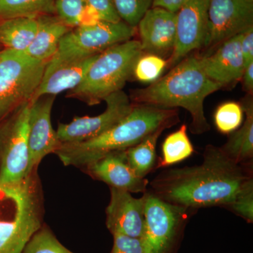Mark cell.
I'll list each match as a JSON object with an SVG mask.
<instances>
[{
    "label": "cell",
    "mask_w": 253,
    "mask_h": 253,
    "mask_svg": "<svg viewBox=\"0 0 253 253\" xmlns=\"http://www.w3.org/2000/svg\"><path fill=\"white\" fill-rule=\"evenodd\" d=\"M143 54L140 42L129 40L100 53L81 84L68 91L67 97L94 106L122 90Z\"/></svg>",
    "instance_id": "obj_5"
},
{
    "label": "cell",
    "mask_w": 253,
    "mask_h": 253,
    "mask_svg": "<svg viewBox=\"0 0 253 253\" xmlns=\"http://www.w3.org/2000/svg\"><path fill=\"white\" fill-rule=\"evenodd\" d=\"M46 63L23 51H0V122L20 105L31 101Z\"/></svg>",
    "instance_id": "obj_6"
},
{
    "label": "cell",
    "mask_w": 253,
    "mask_h": 253,
    "mask_svg": "<svg viewBox=\"0 0 253 253\" xmlns=\"http://www.w3.org/2000/svg\"><path fill=\"white\" fill-rule=\"evenodd\" d=\"M37 21L36 36L24 52L34 59L48 61L57 52L60 41L71 28L57 16L51 14L41 15L37 17Z\"/></svg>",
    "instance_id": "obj_19"
},
{
    "label": "cell",
    "mask_w": 253,
    "mask_h": 253,
    "mask_svg": "<svg viewBox=\"0 0 253 253\" xmlns=\"http://www.w3.org/2000/svg\"><path fill=\"white\" fill-rule=\"evenodd\" d=\"M222 87L208 77L199 56H191L147 87L136 90L131 99L133 104L163 109H186L192 118L191 132L201 134L211 129L205 116V99Z\"/></svg>",
    "instance_id": "obj_2"
},
{
    "label": "cell",
    "mask_w": 253,
    "mask_h": 253,
    "mask_svg": "<svg viewBox=\"0 0 253 253\" xmlns=\"http://www.w3.org/2000/svg\"><path fill=\"white\" fill-rule=\"evenodd\" d=\"M246 1H250V2H253V0H246Z\"/></svg>",
    "instance_id": "obj_36"
},
{
    "label": "cell",
    "mask_w": 253,
    "mask_h": 253,
    "mask_svg": "<svg viewBox=\"0 0 253 253\" xmlns=\"http://www.w3.org/2000/svg\"><path fill=\"white\" fill-rule=\"evenodd\" d=\"M111 253H147L142 239L132 238L123 234H113Z\"/></svg>",
    "instance_id": "obj_31"
},
{
    "label": "cell",
    "mask_w": 253,
    "mask_h": 253,
    "mask_svg": "<svg viewBox=\"0 0 253 253\" xmlns=\"http://www.w3.org/2000/svg\"><path fill=\"white\" fill-rule=\"evenodd\" d=\"M244 119V110L239 103L227 101L218 106L214 121L218 131L224 134L236 131Z\"/></svg>",
    "instance_id": "obj_26"
},
{
    "label": "cell",
    "mask_w": 253,
    "mask_h": 253,
    "mask_svg": "<svg viewBox=\"0 0 253 253\" xmlns=\"http://www.w3.org/2000/svg\"><path fill=\"white\" fill-rule=\"evenodd\" d=\"M208 78L224 86L241 79L246 68L241 47V33L224 41L210 55L200 57Z\"/></svg>",
    "instance_id": "obj_18"
},
{
    "label": "cell",
    "mask_w": 253,
    "mask_h": 253,
    "mask_svg": "<svg viewBox=\"0 0 253 253\" xmlns=\"http://www.w3.org/2000/svg\"><path fill=\"white\" fill-rule=\"evenodd\" d=\"M145 229L143 242L147 253H170L190 217L196 211L168 204L150 191L144 194Z\"/></svg>",
    "instance_id": "obj_9"
},
{
    "label": "cell",
    "mask_w": 253,
    "mask_h": 253,
    "mask_svg": "<svg viewBox=\"0 0 253 253\" xmlns=\"http://www.w3.org/2000/svg\"><path fill=\"white\" fill-rule=\"evenodd\" d=\"M208 6L209 0H189L176 12L175 42L168 60L169 66H175L191 51L206 46Z\"/></svg>",
    "instance_id": "obj_11"
},
{
    "label": "cell",
    "mask_w": 253,
    "mask_h": 253,
    "mask_svg": "<svg viewBox=\"0 0 253 253\" xmlns=\"http://www.w3.org/2000/svg\"><path fill=\"white\" fill-rule=\"evenodd\" d=\"M253 179V166L238 164L220 147L208 145L201 165L165 169L149 183L147 190L168 204L197 211L224 208Z\"/></svg>",
    "instance_id": "obj_1"
},
{
    "label": "cell",
    "mask_w": 253,
    "mask_h": 253,
    "mask_svg": "<svg viewBox=\"0 0 253 253\" xmlns=\"http://www.w3.org/2000/svg\"><path fill=\"white\" fill-rule=\"evenodd\" d=\"M42 190L38 168L17 183L0 185V253H21L42 226Z\"/></svg>",
    "instance_id": "obj_4"
},
{
    "label": "cell",
    "mask_w": 253,
    "mask_h": 253,
    "mask_svg": "<svg viewBox=\"0 0 253 253\" xmlns=\"http://www.w3.org/2000/svg\"><path fill=\"white\" fill-rule=\"evenodd\" d=\"M1 47H2V46H1V45H0V51H1Z\"/></svg>",
    "instance_id": "obj_37"
},
{
    "label": "cell",
    "mask_w": 253,
    "mask_h": 253,
    "mask_svg": "<svg viewBox=\"0 0 253 253\" xmlns=\"http://www.w3.org/2000/svg\"><path fill=\"white\" fill-rule=\"evenodd\" d=\"M56 96H43L31 101L28 120L29 172L37 169L46 156L56 152L62 143L51 125V116Z\"/></svg>",
    "instance_id": "obj_13"
},
{
    "label": "cell",
    "mask_w": 253,
    "mask_h": 253,
    "mask_svg": "<svg viewBox=\"0 0 253 253\" xmlns=\"http://www.w3.org/2000/svg\"><path fill=\"white\" fill-rule=\"evenodd\" d=\"M176 13L158 7L150 8L138 23L143 53L161 56L174 49Z\"/></svg>",
    "instance_id": "obj_15"
},
{
    "label": "cell",
    "mask_w": 253,
    "mask_h": 253,
    "mask_svg": "<svg viewBox=\"0 0 253 253\" xmlns=\"http://www.w3.org/2000/svg\"><path fill=\"white\" fill-rule=\"evenodd\" d=\"M189 0H152V7L161 8L176 13Z\"/></svg>",
    "instance_id": "obj_34"
},
{
    "label": "cell",
    "mask_w": 253,
    "mask_h": 253,
    "mask_svg": "<svg viewBox=\"0 0 253 253\" xmlns=\"http://www.w3.org/2000/svg\"><path fill=\"white\" fill-rule=\"evenodd\" d=\"M113 2L121 21L135 28L152 5V0H113Z\"/></svg>",
    "instance_id": "obj_29"
},
{
    "label": "cell",
    "mask_w": 253,
    "mask_h": 253,
    "mask_svg": "<svg viewBox=\"0 0 253 253\" xmlns=\"http://www.w3.org/2000/svg\"><path fill=\"white\" fill-rule=\"evenodd\" d=\"M194 153L187 134V126L182 125L178 130L171 133L162 145V157L158 158L156 169L168 168L187 159Z\"/></svg>",
    "instance_id": "obj_23"
},
{
    "label": "cell",
    "mask_w": 253,
    "mask_h": 253,
    "mask_svg": "<svg viewBox=\"0 0 253 253\" xmlns=\"http://www.w3.org/2000/svg\"><path fill=\"white\" fill-rule=\"evenodd\" d=\"M178 122L176 109L133 104L129 114L104 134L82 142L62 144L54 154L64 166L84 169L106 154L126 151L158 129H167Z\"/></svg>",
    "instance_id": "obj_3"
},
{
    "label": "cell",
    "mask_w": 253,
    "mask_h": 253,
    "mask_svg": "<svg viewBox=\"0 0 253 253\" xmlns=\"http://www.w3.org/2000/svg\"><path fill=\"white\" fill-rule=\"evenodd\" d=\"M54 10L58 17L70 28L100 21L86 0H55Z\"/></svg>",
    "instance_id": "obj_25"
},
{
    "label": "cell",
    "mask_w": 253,
    "mask_h": 253,
    "mask_svg": "<svg viewBox=\"0 0 253 253\" xmlns=\"http://www.w3.org/2000/svg\"><path fill=\"white\" fill-rule=\"evenodd\" d=\"M99 54L81 59L61 62L47 61L41 84L33 95L32 101L43 96H56L79 85Z\"/></svg>",
    "instance_id": "obj_17"
},
{
    "label": "cell",
    "mask_w": 253,
    "mask_h": 253,
    "mask_svg": "<svg viewBox=\"0 0 253 253\" xmlns=\"http://www.w3.org/2000/svg\"><path fill=\"white\" fill-rule=\"evenodd\" d=\"M54 4L55 0H0V20L51 14Z\"/></svg>",
    "instance_id": "obj_24"
},
{
    "label": "cell",
    "mask_w": 253,
    "mask_h": 253,
    "mask_svg": "<svg viewBox=\"0 0 253 253\" xmlns=\"http://www.w3.org/2000/svg\"><path fill=\"white\" fill-rule=\"evenodd\" d=\"M21 253H73L58 241L46 226L32 236Z\"/></svg>",
    "instance_id": "obj_27"
},
{
    "label": "cell",
    "mask_w": 253,
    "mask_h": 253,
    "mask_svg": "<svg viewBox=\"0 0 253 253\" xmlns=\"http://www.w3.org/2000/svg\"><path fill=\"white\" fill-rule=\"evenodd\" d=\"M164 130V129H158L139 144L126 150V161L139 177L146 178L151 171L156 169L158 160L156 145L158 138Z\"/></svg>",
    "instance_id": "obj_22"
},
{
    "label": "cell",
    "mask_w": 253,
    "mask_h": 253,
    "mask_svg": "<svg viewBox=\"0 0 253 253\" xmlns=\"http://www.w3.org/2000/svg\"><path fill=\"white\" fill-rule=\"evenodd\" d=\"M253 26V3L246 0H209L208 38L214 48Z\"/></svg>",
    "instance_id": "obj_12"
},
{
    "label": "cell",
    "mask_w": 253,
    "mask_h": 253,
    "mask_svg": "<svg viewBox=\"0 0 253 253\" xmlns=\"http://www.w3.org/2000/svg\"><path fill=\"white\" fill-rule=\"evenodd\" d=\"M111 199L106 208V226L113 234L142 239L145 229V199L133 197L125 190L110 187Z\"/></svg>",
    "instance_id": "obj_14"
},
{
    "label": "cell",
    "mask_w": 253,
    "mask_h": 253,
    "mask_svg": "<svg viewBox=\"0 0 253 253\" xmlns=\"http://www.w3.org/2000/svg\"><path fill=\"white\" fill-rule=\"evenodd\" d=\"M168 64L167 60L161 56L143 53L136 61L133 74L141 83H154L159 78Z\"/></svg>",
    "instance_id": "obj_28"
},
{
    "label": "cell",
    "mask_w": 253,
    "mask_h": 253,
    "mask_svg": "<svg viewBox=\"0 0 253 253\" xmlns=\"http://www.w3.org/2000/svg\"><path fill=\"white\" fill-rule=\"evenodd\" d=\"M134 34L135 28L123 21H99L81 25L63 37L57 52L48 61L61 62L100 54L111 46L129 41Z\"/></svg>",
    "instance_id": "obj_7"
},
{
    "label": "cell",
    "mask_w": 253,
    "mask_h": 253,
    "mask_svg": "<svg viewBox=\"0 0 253 253\" xmlns=\"http://www.w3.org/2000/svg\"><path fill=\"white\" fill-rule=\"evenodd\" d=\"M241 79H242L244 90L247 91L250 95L252 94L253 90V62L250 63L245 68Z\"/></svg>",
    "instance_id": "obj_35"
},
{
    "label": "cell",
    "mask_w": 253,
    "mask_h": 253,
    "mask_svg": "<svg viewBox=\"0 0 253 253\" xmlns=\"http://www.w3.org/2000/svg\"><path fill=\"white\" fill-rule=\"evenodd\" d=\"M86 2L100 21L115 23L121 21L115 9L113 0H86Z\"/></svg>",
    "instance_id": "obj_32"
},
{
    "label": "cell",
    "mask_w": 253,
    "mask_h": 253,
    "mask_svg": "<svg viewBox=\"0 0 253 253\" xmlns=\"http://www.w3.org/2000/svg\"><path fill=\"white\" fill-rule=\"evenodd\" d=\"M37 17L0 20V45L4 49L26 51L36 36Z\"/></svg>",
    "instance_id": "obj_21"
},
{
    "label": "cell",
    "mask_w": 253,
    "mask_h": 253,
    "mask_svg": "<svg viewBox=\"0 0 253 253\" xmlns=\"http://www.w3.org/2000/svg\"><path fill=\"white\" fill-rule=\"evenodd\" d=\"M246 119L244 124L234 131L221 149L230 159L240 165L253 166V105L251 98L241 104Z\"/></svg>",
    "instance_id": "obj_20"
},
{
    "label": "cell",
    "mask_w": 253,
    "mask_h": 253,
    "mask_svg": "<svg viewBox=\"0 0 253 253\" xmlns=\"http://www.w3.org/2000/svg\"><path fill=\"white\" fill-rule=\"evenodd\" d=\"M249 223L253 221V179L246 182L224 207Z\"/></svg>",
    "instance_id": "obj_30"
},
{
    "label": "cell",
    "mask_w": 253,
    "mask_h": 253,
    "mask_svg": "<svg viewBox=\"0 0 253 253\" xmlns=\"http://www.w3.org/2000/svg\"><path fill=\"white\" fill-rule=\"evenodd\" d=\"M106 109L96 116L76 117L71 122L58 126V137L62 144H73L93 139L112 128L130 112L133 107L129 96L123 90L104 99Z\"/></svg>",
    "instance_id": "obj_10"
},
{
    "label": "cell",
    "mask_w": 253,
    "mask_h": 253,
    "mask_svg": "<svg viewBox=\"0 0 253 253\" xmlns=\"http://www.w3.org/2000/svg\"><path fill=\"white\" fill-rule=\"evenodd\" d=\"M241 47L247 66L253 62V26L241 33Z\"/></svg>",
    "instance_id": "obj_33"
},
{
    "label": "cell",
    "mask_w": 253,
    "mask_h": 253,
    "mask_svg": "<svg viewBox=\"0 0 253 253\" xmlns=\"http://www.w3.org/2000/svg\"><path fill=\"white\" fill-rule=\"evenodd\" d=\"M86 172L96 180L110 187L128 192L143 193L148 189L149 181L136 175L126 161V151H115L103 156L84 168Z\"/></svg>",
    "instance_id": "obj_16"
},
{
    "label": "cell",
    "mask_w": 253,
    "mask_h": 253,
    "mask_svg": "<svg viewBox=\"0 0 253 253\" xmlns=\"http://www.w3.org/2000/svg\"><path fill=\"white\" fill-rule=\"evenodd\" d=\"M31 101L20 105L0 125V185L17 183L29 172L28 120Z\"/></svg>",
    "instance_id": "obj_8"
}]
</instances>
